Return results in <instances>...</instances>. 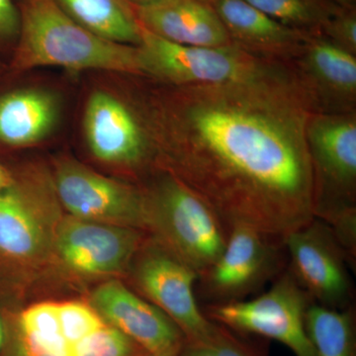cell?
<instances>
[{"mask_svg":"<svg viewBox=\"0 0 356 356\" xmlns=\"http://www.w3.org/2000/svg\"><path fill=\"white\" fill-rule=\"evenodd\" d=\"M168 86L156 133L170 175L227 234L243 226L283 240L315 220L306 128L316 108L292 64L232 83Z\"/></svg>","mask_w":356,"mask_h":356,"instance_id":"cell-1","label":"cell"},{"mask_svg":"<svg viewBox=\"0 0 356 356\" xmlns=\"http://www.w3.org/2000/svg\"><path fill=\"white\" fill-rule=\"evenodd\" d=\"M18 70L58 67L143 76L138 46L108 41L79 25L56 0H26L20 13Z\"/></svg>","mask_w":356,"mask_h":356,"instance_id":"cell-2","label":"cell"},{"mask_svg":"<svg viewBox=\"0 0 356 356\" xmlns=\"http://www.w3.org/2000/svg\"><path fill=\"white\" fill-rule=\"evenodd\" d=\"M138 346L81 302H44L7 321L1 356H138Z\"/></svg>","mask_w":356,"mask_h":356,"instance_id":"cell-3","label":"cell"},{"mask_svg":"<svg viewBox=\"0 0 356 356\" xmlns=\"http://www.w3.org/2000/svg\"><path fill=\"white\" fill-rule=\"evenodd\" d=\"M146 197L149 229L201 277L226 245L228 234L221 222L195 192L172 175Z\"/></svg>","mask_w":356,"mask_h":356,"instance_id":"cell-4","label":"cell"},{"mask_svg":"<svg viewBox=\"0 0 356 356\" xmlns=\"http://www.w3.org/2000/svg\"><path fill=\"white\" fill-rule=\"evenodd\" d=\"M140 51L143 76L172 86L218 84L242 81L268 72L283 62L238 48L184 46L165 41L142 28Z\"/></svg>","mask_w":356,"mask_h":356,"instance_id":"cell-5","label":"cell"},{"mask_svg":"<svg viewBox=\"0 0 356 356\" xmlns=\"http://www.w3.org/2000/svg\"><path fill=\"white\" fill-rule=\"evenodd\" d=\"M306 136L315 177L316 216L336 221L355 212L356 112H313Z\"/></svg>","mask_w":356,"mask_h":356,"instance_id":"cell-6","label":"cell"},{"mask_svg":"<svg viewBox=\"0 0 356 356\" xmlns=\"http://www.w3.org/2000/svg\"><path fill=\"white\" fill-rule=\"evenodd\" d=\"M310 297L294 274L288 273L261 296L250 301L215 304L205 316L231 331L277 341L295 356H317L305 325Z\"/></svg>","mask_w":356,"mask_h":356,"instance_id":"cell-7","label":"cell"},{"mask_svg":"<svg viewBox=\"0 0 356 356\" xmlns=\"http://www.w3.org/2000/svg\"><path fill=\"white\" fill-rule=\"evenodd\" d=\"M198 273L168 248L145 250L135 269L138 286L179 327L188 343H206L216 324L199 308L194 295Z\"/></svg>","mask_w":356,"mask_h":356,"instance_id":"cell-8","label":"cell"},{"mask_svg":"<svg viewBox=\"0 0 356 356\" xmlns=\"http://www.w3.org/2000/svg\"><path fill=\"white\" fill-rule=\"evenodd\" d=\"M56 188L65 209L77 219L149 229L145 194L74 161L58 166Z\"/></svg>","mask_w":356,"mask_h":356,"instance_id":"cell-9","label":"cell"},{"mask_svg":"<svg viewBox=\"0 0 356 356\" xmlns=\"http://www.w3.org/2000/svg\"><path fill=\"white\" fill-rule=\"evenodd\" d=\"M292 259L293 274L323 306L343 307L350 294L343 255L329 228L313 220L283 238Z\"/></svg>","mask_w":356,"mask_h":356,"instance_id":"cell-10","label":"cell"},{"mask_svg":"<svg viewBox=\"0 0 356 356\" xmlns=\"http://www.w3.org/2000/svg\"><path fill=\"white\" fill-rule=\"evenodd\" d=\"M91 307L107 324L147 353H178L186 341L172 318L118 281L96 288L91 295Z\"/></svg>","mask_w":356,"mask_h":356,"instance_id":"cell-11","label":"cell"},{"mask_svg":"<svg viewBox=\"0 0 356 356\" xmlns=\"http://www.w3.org/2000/svg\"><path fill=\"white\" fill-rule=\"evenodd\" d=\"M137 229L72 218L58 229L60 257L70 268L89 275L119 273L137 252Z\"/></svg>","mask_w":356,"mask_h":356,"instance_id":"cell-12","label":"cell"},{"mask_svg":"<svg viewBox=\"0 0 356 356\" xmlns=\"http://www.w3.org/2000/svg\"><path fill=\"white\" fill-rule=\"evenodd\" d=\"M316 112H356V56L322 34L314 35L291 63Z\"/></svg>","mask_w":356,"mask_h":356,"instance_id":"cell-13","label":"cell"},{"mask_svg":"<svg viewBox=\"0 0 356 356\" xmlns=\"http://www.w3.org/2000/svg\"><path fill=\"white\" fill-rule=\"evenodd\" d=\"M84 132L91 153L104 163L138 165L149 154V136L125 103L105 91L89 97Z\"/></svg>","mask_w":356,"mask_h":356,"instance_id":"cell-14","label":"cell"},{"mask_svg":"<svg viewBox=\"0 0 356 356\" xmlns=\"http://www.w3.org/2000/svg\"><path fill=\"white\" fill-rule=\"evenodd\" d=\"M273 240L248 227L232 229L222 254L201 276L208 292L217 298L234 300L259 287L275 269Z\"/></svg>","mask_w":356,"mask_h":356,"instance_id":"cell-15","label":"cell"},{"mask_svg":"<svg viewBox=\"0 0 356 356\" xmlns=\"http://www.w3.org/2000/svg\"><path fill=\"white\" fill-rule=\"evenodd\" d=\"M232 43L259 57L292 63L314 35L274 20L245 0H210Z\"/></svg>","mask_w":356,"mask_h":356,"instance_id":"cell-16","label":"cell"},{"mask_svg":"<svg viewBox=\"0 0 356 356\" xmlns=\"http://www.w3.org/2000/svg\"><path fill=\"white\" fill-rule=\"evenodd\" d=\"M134 10L143 29L165 41L193 47L233 46L219 16L201 0H163Z\"/></svg>","mask_w":356,"mask_h":356,"instance_id":"cell-17","label":"cell"},{"mask_svg":"<svg viewBox=\"0 0 356 356\" xmlns=\"http://www.w3.org/2000/svg\"><path fill=\"white\" fill-rule=\"evenodd\" d=\"M56 95L42 89H22L0 96V142L21 147L44 139L58 118Z\"/></svg>","mask_w":356,"mask_h":356,"instance_id":"cell-18","label":"cell"},{"mask_svg":"<svg viewBox=\"0 0 356 356\" xmlns=\"http://www.w3.org/2000/svg\"><path fill=\"white\" fill-rule=\"evenodd\" d=\"M88 31L115 43L139 46L142 27L127 0H56Z\"/></svg>","mask_w":356,"mask_h":356,"instance_id":"cell-19","label":"cell"},{"mask_svg":"<svg viewBox=\"0 0 356 356\" xmlns=\"http://www.w3.org/2000/svg\"><path fill=\"white\" fill-rule=\"evenodd\" d=\"M44 232L22 193L13 185L0 192V255L26 261L40 254Z\"/></svg>","mask_w":356,"mask_h":356,"instance_id":"cell-20","label":"cell"},{"mask_svg":"<svg viewBox=\"0 0 356 356\" xmlns=\"http://www.w3.org/2000/svg\"><path fill=\"white\" fill-rule=\"evenodd\" d=\"M305 325L317 356H355V334L350 312L310 305Z\"/></svg>","mask_w":356,"mask_h":356,"instance_id":"cell-21","label":"cell"},{"mask_svg":"<svg viewBox=\"0 0 356 356\" xmlns=\"http://www.w3.org/2000/svg\"><path fill=\"white\" fill-rule=\"evenodd\" d=\"M274 20L294 29L322 34L343 6L334 0H245Z\"/></svg>","mask_w":356,"mask_h":356,"instance_id":"cell-22","label":"cell"},{"mask_svg":"<svg viewBox=\"0 0 356 356\" xmlns=\"http://www.w3.org/2000/svg\"><path fill=\"white\" fill-rule=\"evenodd\" d=\"M323 36L339 48L356 56V9L343 7L327 26Z\"/></svg>","mask_w":356,"mask_h":356,"instance_id":"cell-23","label":"cell"},{"mask_svg":"<svg viewBox=\"0 0 356 356\" xmlns=\"http://www.w3.org/2000/svg\"><path fill=\"white\" fill-rule=\"evenodd\" d=\"M217 356H262L250 344L243 341L231 330L216 324L210 339Z\"/></svg>","mask_w":356,"mask_h":356,"instance_id":"cell-24","label":"cell"},{"mask_svg":"<svg viewBox=\"0 0 356 356\" xmlns=\"http://www.w3.org/2000/svg\"><path fill=\"white\" fill-rule=\"evenodd\" d=\"M21 15L13 0H0V37L13 38L19 35Z\"/></svg>","mask_w":356,"mask_h":356,"instance_id":"cell-25","label":"cell"},{"mask_svg":"<svg viewBox=\"0 0 356 356\" xmlns=\"http://www.w3.org/2000/svg\"><path fill=\"white\" fill-rule=\"evenodd\" d=\"M178 356H217V353L210 341L206 343L185 341Z\"/></svg>","mask_w":356,"mask_h":356,"instance_id":"cell-26","label":"cell"},{"mask_svg":"<svg viewBox=\"0 0 356 356\" xmlns=\"http://www.w3.org/2000/svg\"><path fill=\"white\" fill-rule=\"evenodd\" d=\"M7 339V320L0 312V356L6 348Z\"/></svg>","mask_w":356,"mask_h":356,"instance_id":"cell-27","label":"cell"},{"mask_svg":"<svg viewBox=\"0 0 356 356\" xmlns=\"http://www.w3.org/2000/svg\"><path fill=\"white\" fill-rule=\"evenodd\" d=\"M10 185V178H9L7 173L4 172L3 168L0 166V192L3 191L4 189L8 188Z\"/></svg>","mask_w":356,"mask_h":356,"instance_id":"cell-28","label":"cell"},{"mask_svg":"<svg viewBox=\"0 0 356 356\" xmlns=\"http://www.w3.org/2000/svg\"><path fill=\"white\" fill-rule=\"evenodd\" d=\"M127 1L133 7H144L158 3V2L163 1V0H127Z\"/></svg>","mask_w":356,"mask_h":356,"instance_id":"cell-29","label":"cell"},{"mask_svg":"<svg viewBox=\"0 0 356 356\" xmlns=\"http://www.w3.org/2000/svg\"><path fill=\"white\" fill-rule=\"evenodd\" d=\"M334 1L339 3V6L346 7V8L355 7V0H334Z\"/></svg>","mask_w":356,"mask_h":356,"instance_id":"cell-30","label":"cell"},{"mask_svg":"<svg viewBox=\"0 0 356 356\" xmlns=\"http://www.w3.org/2000/svg\"><path fill=\"white\" fill-rule=\"evenodd\" d=\"M180 353V351H179ZM179 353H147L146 355H144L143 356H178L179 355Z\"/></svg>","mask_w":356,"mask_h":356,"instance_id":"cell-31","label":"cell"},{"mask_svg":"<svg viewBox=\"0 0 356 356\" xmlns=\"http://www.w3.org/2000/svg\"><path fill=\"white\" fill-rule=\"evenodd\" d=\"M201 1L206 2V3H208V2L210 1V0H201Z\"/></svg>","mask_w":356,"mask_h":356,"instance_id":"cell-32","label":"cell"}]
</instances>
